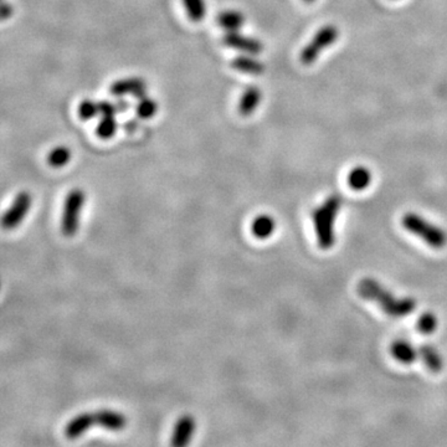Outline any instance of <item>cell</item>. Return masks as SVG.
I'll return each mask as SVG.
<instances>
[{
    "instance_id": "obj_26",
    "label": "cell",
    "mask_w": 447,
    "mask_h": 447,
    "mask_svg": "<svg viewBox=\"0 0 447 447\" xmlns=\"http://www.w3.org/2000/svg\"><path fill=\"white\" fill-rule=\"evenodd\" d=\"M117 110H118V112L120 113H124V112H127V110L129 108V104L124 99V98H120V99H117Z\"/></svg>"
},
{
    "instance_id": "obj_18",
    "label": "cell",
    "mask_w": 447,
    "mask_h": 447,
    "mask_svg": "<svg viewBox=\"0 0 447 447\" xmlns=\"http://www.w3.org/2000/svg\"><path fill=\"white\" fill-rule=\"evenodd\" d=\"M158 111V104L154 101L153 98L149 96H143L141 98H137V104H135V115L141 120H149L155 116Z\"/></svg>"
},
{
    "instance_id": "obj_3",
    "label": "cell",
    "mask_w": 447,
    "mask_h": 447,
    "mask_svg": "<svg viewBox=\"0 0 447 447\" xmlns=\"http://www.w3.org/2000/svg\"><path fill=\"white\" fill-rule=\"evenodd\" d=\"M342 207V196L333 194L313 213V222L317 234L318 245L323 250H330L334 245V222Z\"/></svg>"
},
{
    "instance_id": "obj_8",
    "label": "cell",
    "mask_w": 447,
    "mask_h": 447,
    "mask_svg": "<svg viewBox=\"0 0 447 447\" xmlns=\"http://www.w3.org/2000/svg\"><path fill=\"white\" fill-rule=\"evenodd\" d=\"M222 43L230 49L249 55H258L264 51V44L258 39L244 35L240 31H227L222 37Z\"/></svg>"
},
{
    "instance_id": "obj_2",
    "label": "cell",
    "mask_w": 447,
    "mask_h": 447,
    "mask_svg": "<svg viewBox=\"0 0 447 447\" xmlns=\"http://www.w3.org/2000/svg\"><path fill=\"white\" fill-rule=\"evenodd\" d=\"M93 425H98L108 431H122L127 425V419L122 412L111 409H101L92 412H82L73 417L65 426V436L76 440L84 435Z\"/></svg>"
},
{
    "instance_id": "obj_16",
    "label": "cell",
    "mask_w": 447,
    "mask_h": 447,
    "mask_svg": "<svg viewBox=\"0 0 447 447\" xmlns=\"http://www.w3.org/2000/svg\"><path fill=\"white\" fill-rule=\"evenodd\" d=\"M392 354L400 363L411 364L412 361H417L419 352L409 342L398 341V342L392 343Z\"/></svg>"
},
{
    "instance_id": "obj_25",
    "label": "cell",
    "mask_w": 447,
    "mask_h": 447,
    "mask_svg": "<svg viewBox=\"0 0 447 447\" xmlns=\"http://www.w3.org/2000/svg\"><path fill=\"white\" fill-rule=\"evenodd\" d=\"M12 15V6L4 1L3 3V6H1V19L3 20H6L8 18H10Z\"/></svg>"
},
{
    "instance_id": "obj_12",
    "label": "cell",
    "mask_w": 447,
    "mask_h": 447,
    "mask_svg": "<svg viewBox=\"0 0 447 447\" xmlns=\"http://www.w3.org/2000/svg\"><path fill=\"white\" fill-rule=\"evenodd\" d=\"M263 99V91L256 86H250L246 88L242 93L239 102V113L241 116H251L256 111Z\"/></svg>"
},
{
    "instance_id": "obj_11",
    "label": "cell",
    "mask_w": 447,
    "mask_h": 447,
    "mask_svg": "<svg viewBox=\"0 0 447 447\" xmlns=\"http://www.w3.org/2000/svg\"><path fill=\"white\" fill-rule=\"evenodd\" d=\"M254 56L255 55H249V54L235 56L231 60V68L242 74L254 75V76L264 74L266 68L264 62L260 61Z\"/></svg>"
},
{
    "instance_id": "obj_15",
    "label": "cell",
    "mask_w": 447,
    "mask_h": 447,
    "mask_svg": "<svg viewBox=\"0 0 447 447\" xmlns=\"http://www.w3.org/2000/svg\"><path fill=\"white\" fill-rule=\"evenodd\" d=\"M275 220L269 215H260L252 221L251 231L255 238L265 240L269 238L275 231Z\"/></svg>"
},
{
    "instance_id": "obj_13",
    "label": "cell",
    "mask_w": 447,
    "mask_h": 447,
    "mask_svg": "<svg viewBox=\"0 0 447 447\" xmlns=\"http://www.w3.org/2000/svg\"><path fill=\"white\" fill-rule=\"evenodd\" d=\"M216 23L225 31H239L245 24V15L240 10H224L216 17Z\"/></svg>"
},
{
    "instance_id": "obj_5",
    "label": "cell",
    "mask_w": 447,
    "mask_h": 447,
    "mask_svg": "<svg viewBox=\"0 0 447 447\" xmlns=\"http://www.w3.org/2000/svg\"><path fill=\"white\" fill-rule=\"evenodd\" d=\"M85 199V191L79 188L71 190L66 196L61 216V231L64 236L73 238L75 234L77 233Z\"/></svg>"
},
{
    "instance_id": "obj_19",
    "label": "cell",
    "mask_w": 447,
    "mask_h": 447,
    "mask_svg": "<svg viewBox=\"0 0 447 447\" xmlns=\"http://www.w3.org/2000/svg\"><path fill=\"white\" fill-rule=\"evenodd\" d=\"M71 160V151L66 146H57L50 151L46 162L53 168H62Z\"/></svg>"
},
{
    "instance_id": "obj_9",
    "label": "cell",
    "mask_w": 447,
    "mask_h": 447,
    "mask_svg": "<svg viewBox=\"0 0 447 447\" xmlns=\"http://www.w3.org/2000/svg\"><path fill=\"white\" fill-rule=\"evenodd\" d=\"M108 91L115 97L132 95L133 97L141 98L147 95V84L142 77H126L115 81Z\"/></svg>"
},
{
    "instance_id": "obj_17",
    "label": "cell",
    "mask_w": 447,
    "mask_h": 447,
    "mask_svg": "<svg viewBox=\"0 0 447 447\" xmlns=\"http://www.w3.org/2000/svg\"><path fill=\"white\" fill-rule=\"evenodd\" d=\"M372 182V173L365 167H356L348 175V183L353 190H364Z\"/></svg>"
},
{
    "instance_id": "obj_20",
    "label": "cell",
    "mask_w": 447,
    "mask_h": 447,
    "mask_svg": "<svg viewBox=\"0 0 447 447\" xmlns=\"http://www.w3.org/2000/svg\"><path fill=\"white\" fill-rule=\"evenodd\" d=\"M117 129H118V123L115 116H102V118L98 121L96 135L101 140L107 141L116 135Z\"/></svg>"
},
{
    "instance_id": "obj_4",
    "label": "cell",
    "mask_w": 447,
    "mask_h": 447,
    "mask_svg": "<svg viewBox=\"0 0 447 447\" xmlns=\"http://www.w3.org/2000/svg\"><path fill=\"white\" fill-rule=\"evenodd\" d=\"M403 225L408 231L417 235V238L425 241L428 245L434 249H442L446 245L447 236L440 227L425 220L423 216L409 213L403 218Z\"/></svg>"
},
{
    "instance_id": "obj_6",
    "label": "cell",
    "mask_w": 447,
    "mask_h": 447,
    "mask_svg": "<svg viewBox=\"0 0 447 447\" xmlns=\"http://www.w3.org/2000/svg\"><path fill=\"white\" fill-rule=\"evenodd\" d=\"M338 37H339V29L337 26L325 25L323 28H321L312 37V40L301 51V62L303 65H312L317 61L318 56L323 53V50L330 48L337 41Z\"/></svg>"
},
{
    "instance_id": "obj_24",
    "label": "cell",
    "mask_w": 447,
    "mask_h": 447,
    "mask_svg": "<svg viewBox=\"0 0 447 447\" xmlns=\"http://www.w3.org/2000/svg\"><path fill=\"white\" fill-rule=\"evenodd\" d=\"M98 108H99V113L102 116H115L116 113H118L116 102L101 101V102H98Z\"/></svg>"
},
{
    "instance_id": "obj_23",
    "label": "cell",
    "mask_w": 447,
    "mask_h": 447,
    "mask_svg": "<svg viewBox=\"0 0 447 447\" xmlns=\"http://www.w3.org/2000/svg\"><path fill=\"white\" fill-rule=\"evenodd\" d=\"M436 325H437V319L435 316L432 313H425L417 322V330L424 334H430L435 331Z\"/></svg>"
},
{
    "instance_id": "obj_21",
    "label": "cell",
    "mask_w": 447,
    "mask_h": 447,
    "mask_svg": "<svg viewBox=\"0 0 447 447\" xmlns=\"http://www.w3.org/2000/svg\"><path fill=\"white\" fill-rule=\"evenodd\" d=\"M185 12L190 20L194 23H200L207 14L205 0H183Z\"/></svg>"
},
{
    "instance_id": "obj_28",
    "label": "cell",
    "mask_w": 447,
    "mask_h": 447,
    "mask_svg": "<svg viewBox=\"0 0 447 447\" xmlns=\"http://www.w3.org/2000/svg\"><path fill=\"white\" fill-rule=\"evenodd\" d=\"M305 3H307V4H312V3H314L316 0H303Z\"/></svg>"
},
{
    "instance_id": "obj_27",
    "label": "cell",
    "mask_w": 447,
    "mask_h": 447,
    "mask_svg": "<svg viewBox=\"0 0 447 447\" xmlns=\"http://www.w3.org/2000/svg\"><path fill=\"white\" fill-rule=\"evenodd\" d=\"M124 127H126L127 132H133L137 129V122H135V120L133 121H129V122L124 124Z\"/></svg>"
},
{
    "instance_id": "obj_14",
    "label": "cell",
    "mask_w": 447,
    "mask_h": 447,
    "mask_svg": "<svg viewBox=\"0 0 447 447\" xmlns=\"http://www.w3.org/2000/svg\"><path fill=\"white\" fill-rule=\"evenodd\" d=\"M419 356L423 359L425 365L429 368L432 373H440L444 367V361H442L441 356L437 350L429 344H423L419 348Z\"/></svg>"
},
{
    "instance_id": "obj_22",
    "label": "cell",
    "mask_w": 447,
    "mask_h": 447,
    "mask_svg": "<svg viewBox=\"0 0 447 447\" xmlns=\"http://www.w3.org/2000/svg\"><path fill=\"white\" fill-rule=\"evenodd\" d=\"M77 112H79V117L82 121H90L93 117L97 116L99 113V108H98L97 102L86 98L79 104Z\"/></svg>"
},
{
    "instance_id": "obj_10",
    "label": "cell",
    "mask_w": 447,
    "mask_h": 447,
    "mask_svg": "<svg viewBox=\"0 0 447 447\" xmlns=\"http://www.w3.org/2000/svg\"><path fill=\"white\" fill-rule=\"evenodd\" d=\"M196 419L191 415H183L179 417L173 429L171 445L172 446H187L196 432Z\"/></svg>"
},
{
    "instance_id": "obj_1",
    "label": "cell",
    "mask_w": 447,
    "mask_h": 447,
    "mask_svg": "<svg viewBox=\"0 0 447 447\" xmlns=\"http://www.w3.org/2000/svg\"><path fill=\"white\" fill-rule=\"evenodd\" d=\"M358 294L364 300L372 301L392 317H404L415 310V301L406 297H397L388 291L381 283L368 277L359 282Z\"/></svg>"
},
{
    "instance_id": "obj_7",
    "label": "cell",
    "mask_w": 447,
    "mask_h": 447,
    "mask_svg": "<svg viewBox=\"0 0 447 447\" xmlns=\"http://www.w3.org/2000/svg\"><path fill=\"white\" fill-rule=\"evenodd\" d=\"M32 204V196L28 191H20L14 198L12 205L6 210V214L3 215L1 225L6 230H14L18 227L25 219L26 214L29 213Z\"/></svg>"
}]
</instances>
